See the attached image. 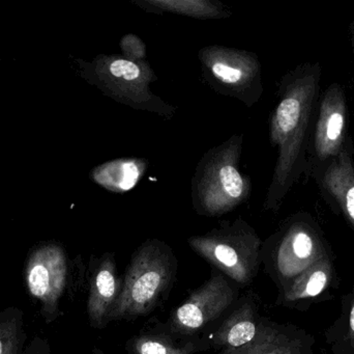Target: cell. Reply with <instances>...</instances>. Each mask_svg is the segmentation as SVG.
Segmentation results:
<instances>
[{"label":"cell","mask_w":354,"mask_h":354,"mask_svg":"<svg viewBox=\"0 0 354 354\" xmlns=\"http://www.w3.org/2000/svg\"><path fill=\"white\" fill-rule=\"evenodd\" d=\"M93 354H105L103 353V351H100L99 348H95L93 349Z\"/></svg>","instance_id":"obj_23"},{"label":"cell","mask_w":354,"mask_h":354,"mask_svg":"<svg viewBox=\"0 0 354 354\" xmlns=\"http://www.w3.org/2000/svg\"><path fill=\"white\" fill-rule=\"evenodd\" d=\"M21 338L20 324L16 318L0 316V354H18Z\"/></svg>","instance_id":"obj_19"},{"label":"cell","mask_w":354,"mask_h":354,"mask_svg":"<svg viewBox=\"0 0 354 354\" xmlns=\"http://www.w3.org/2000/svg\"><path fill=\"white\" fill-rule=\"evenodd\" d=\"M322 71L319 62H307L295 67L281 79L278 99L268 123L277 160L264 201L268 211H278L293 186L308 174Z\"/></svg>","instance_id":"obj_1"},{"label":"cell","mask_w":354,"mask_h":354,"mask_svg":"<svg viewBox=\"0 0 354 354\" xmlns=\"http://www.w3.org/2000/svg\"><path fill=\"white\" fill-rule=\"evenodd\" d=\"M332 274L330 260L324 256L285 287L283 301L286 303H292L318 297L328 288L332 281Z\"/></svg>","instance_id":"obj_17"},{"label":"cell","mask_w":354,"mask_h":354,"mask_svg":"<svg viewBox=\"0 0 354 354\" xmlns=\"http://www.w3.org/2000/svg\"><path fill=\"white\" fill-rule=\"evenodd\" d=\"M189 247L239 286H250L261 263V239L241 218L221 222L205 234L187 239Z\"/></svg>","instance_id":"obj_5"},{"label":"cell","mask_w":354,"mask_h":354,"mask_svg":"<svg viewBox=\"0 0 354 354\" xmlns=\"http://www.w3.org/2000/svg\"><path fill=\"white\" fill-rule=\"evenodd\" d=\"M239 288L221 272H212L209 280L196 289L172 312L166 326L187 336L203 333L230 311L239 301Z\"/></svg>","instance_id":"obj_7"},{"label":"cell","mask_w":354,"mask_h":354,"mask_svg":"<svg viewBox=\"0 0 354 354\" xmlns=\"http://www.w3.org/2000/svg\"><path fill=\"white\" fill-rule=\"evenodd\" d=\"M202 76L216 93L255 105L262 94V67L254 52L221 45L205 46L198 52Z\"/></svg>","instance_id":"obj_6"},{"label":"cell","mask_w":354,"mask_h":354,"mask_svg":"<svg viewBox=\"0 0 354 354\" xmlns=\"http://www.w3.org/2000/svg\"><path fill=\"white\" fill-rule=\"evenodd\" d=\"M348 107L346 96L339 83H333L319 100L308 174H315L330 160L338 157L348 137Z\"/></svg>","instance_id":"obj_9"},{"label":"cell","mask_w":354,"mask_h":354,"mask_svg":"<svg viewBox=\"0 0 354 354\" xmlns=\"http://www.w3.org/2000/svg\"><path fill=\"white\" fill-rule=\"evenodd\" d=\"M178 263L171 247L159 239L143 242L122 276V292L110 322L133 321L149 315L169 295Z\"/></svg>","instance_id":"obj_3"},{"label":"cell","mask_w":354,"mask_h":354,"mask_svg":"<svg viewBox=\"0 0 354 354\" xmlns=\"http://www.w3.org/2000/svg\"><path fill=\"white\" fill-rule=\"evenodd\" d=\"M122 55L133 62H145L147 60V46L145 42L134 33H128L120 39Z\"/></svg>","instance_id":"obj_20"},{"label":"cell","mask_w":354,"mask_h":354,"mask_svg":"<svg viewBox=\"0 0 354 354\" xmlns=\"http://www.w3.org/2000/svg\"><path fill=\"white\" fill-rule=\"evenodd\" d=\"M133 4L151 14H174L199 20L229 18L232 12L214 0H131Z\"/></svg>","instance_id":"obj_16"},{"label":"cell","mask_w":354,"mask_h":354,"mask_svg":"<svg viewBox=\"0 0 354 354\" xmlns=\"http://www.w3.org/2000/svg\"><path fill=\"white\" fill-rule=\"evenodd\" d=\"M0 62H1V58H0Z\"/></svg>","instance_id":"obj_24"},{"label":"cell","mask_w":354,"mask_h":354,"mask_svg":"<svg viewBox=\"0 0 354 354\" xmlns=\"http://www.w3.org/2000/svg\"><path fill=\"white\" fill-rule=\"evenodd\" d=\"M218 354H301V342L284 328L266 321L255 340L239 348L223 349Z\"/></svg>","instance_id":"obj_18"},{"label":"cell","mask_w":354,"mask_h":354,"mask_svg":"<svg viewBox=\"0 0 354 354\" xmlns=\"http://www.w3.org/2000/svg\"><path fill=\"white\" fill-rule=\"evenodd\" d=\"M147 170V161L142 158H118L95 166L89 177L109 193H124L140 182Z\"/></svg>","instance_id":"obj_15"},{"label":"cell","mask_w":354,"mask_h":354,"mask_svg":"<svg viewBox=\"0 0 354 354\" xmlns=\"http://www.w3.org/2000/svg\"><path fill=\"white\" fill-rule=\"evenodd\" d=\"M77 62L80 76L114 101L167 120L176 116V107L151 91L158 76L149 62H133L122 54H99Z\"/></svg>","instance_id":"obj_4"},{"label":"cell","mask_w":354,"mask_h":354,"mask_svg":"<svg viewBox=\"0 0 354 354\" xmlns=\"http://www.w3.org/2000/svg\"><path fill=\"white\" fill-rule=\"evenodd\" d=\"M276 238L262 245L261 260L268 258L266 263L285 287L326 256L319 236L305 220L289 222Z\"/></svg>","instance_id":"obj_8"},{"label":"cell","mask_w":354,"mask_h":354,"mask_svg":"<svg viewBox=\"0 0 354 354\" xmlns=\"http://www.w3.org/2000/svg\"><path fill=\"white\" fill-rule=\"evenodd\" d=\"M66 274L68 264L62 247L50 243L39 247L31 255L27 265L29 292L48 308L55 310L66 288Z\"/></svg>","instance_id":"obj_10"},{"label":"cell","mask_w":354,"mask_h":354,"mask_svg":"<svg viewBox=\"0 0 354 354\" xmlns=\"http://www.w3.org/2000/svg\"><path fill=\"white\" fill-rule=\"evenodd\" d=\"M266 324V320L258 314L256 301L252 297H245L239 299L216 330L206 336L209 339L212 349L239 348L255 340Z\"/></svg>","instance_id":"obj_11"},{"label":"cell","mask_w":354,"mask_h":354,"mask_svg":"<svg viewBox=\"0 0 354 354\" xmlns=\"http://www.w3.org/2000/svg\"><path fill=\"white\" fill-rule=\"evenodd\" d=\"M126 349L128 354H196L209 351L212 344L206 335L187 336L157 322L132 337Z\"/></svg>","instance_id":"obj_13"},{"label":"cell","mask_w":354,"mask_h":354,"mask_svg":"<svg viewBox=\"0 0 354 354\" xmlns=\"http://www.w3.org/2000/svg\"><path fill=\"white\" fill-rule=\"evenodd\" d=\"M120 276L113 254L106 253L95 262L91 278L87 314L93 328L102 330L110 324V315L122 292Z\"/></svg>","instance_id":"obj_12"},{"label":"cell","mask_w":354,"mask_h":354,"mask_svg":"<svg viewBox=\"0 0 354 354\" xmlns=\"http://www.w3.org/2000/svg\"><path fill=\"white\" fill-rule=\"evenodd\" d=\"M351 48H353V52L354 54V22L351 24Z\"/></svg>","instance_id":"obj_22"},{"label":"cell","mask_w":354,"mask_h":354,"mask_svg":"<svg viewBox=\"0 0 354 354\" xmlns=\"http://www.w3.org/2000/svg\"><path fill=\"white\" fill-rule=\"evenodd\" d=\"M351 150V141L348 139L338 157L330 160L314 175H319L318 182L322 191L339 206L354 227V166Z\"/></svg>","instance_id":"obj_14"},{"label":"cell","mask_w":354,"mask_h":354,"mask_svg":"<svg viewBox=\"0 0 354 354\" xmlns=\"http://www.w3.org/2000/svg\"><path fill=\"white\" fill-rule=\"evenodd\" d=\"M243 139V133L233 134L198 162L191 182L192 205L198 215H225L251 197V178L239 166Z\"/></svg>","instance_id":"obj_2"},{"label":"cell","mask_w":354,"mask_h":354,"mask_svg":"<svg viewBox=\"0 0 354 354\" xmlns=\"http://www.w3.org/2000/svg\"><path fill=\"white\" fill-rule=\"evenodd\" d=\"M349 338L354 346V299L351 306V314H349Z\"/></svg>","instance_id":"obj_21"}]
</instances>
